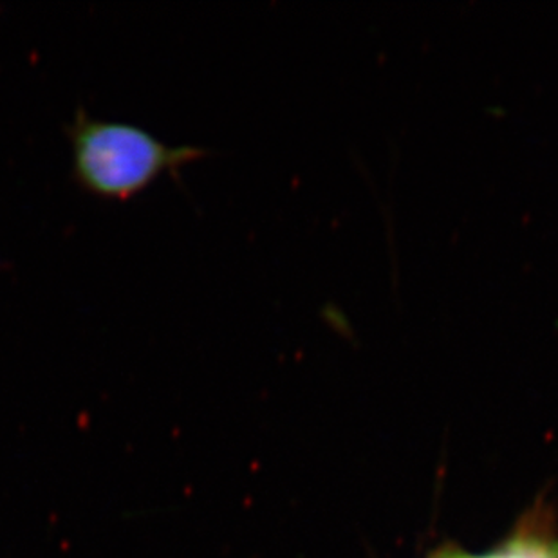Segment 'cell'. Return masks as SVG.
<instances>
[{
	"label": "cell",
	"instance_id": "cell-1",
	"mask_svg": "<svg viewBox=\"0 0 558 558\" xmlns=\"http://www.w3.org/2000/svg\"><path fill=\"white\" fill-rule=\"evenodd\" d=\"M71 172L80 189L101 199H129L159 175L203 158L197 145H172L134 123L104 120L78 107L65 125Z\"/></svg>",
	"mask_w": 558,
	"mask_h": 558
},
{
	"label": "cell",
	"instance_id": "cell-2",
	"mask_svg": "<svg viewBox=\"0 0 558 558\" xmlns=\"http://www.w3.org/2000/svg\"><path fill=\"white\" fill-rule=\"evenodd\" d=\"M434 558H558V537L549 532L546 521L527 522L515 535L483 554L448 551Z\"/></svg>",
	"mask_w": 558,
	"mask_h": 558
}]
</instances>
